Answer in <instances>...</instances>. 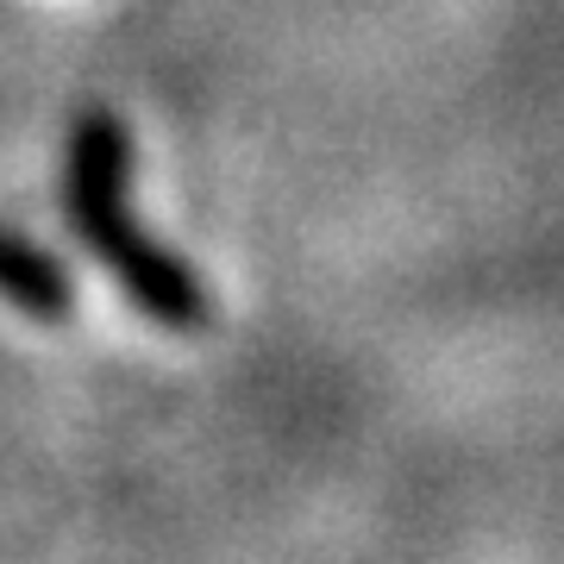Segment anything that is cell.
Here are the masks:
<instances>
[{"instance_id":"obj_2","label":"cell","mask_w":564,"mask_h":564,"mask_svg":"<svg viewBox=\"0 0 564 564\" xmlns=\"http://www.w3.org/2000/svg\"><path fill=\"white\" fill-rule=\"evenodd\" d=\"M0 302H13L32 321H63L76 307V282L51 251L0 226Z\"/></svg>"},{"instance_id":"obj_1","label":"cell","mask_w":564,"mask_h":564,"mask_svg":"<svg viewBox=\"0 0 564 564\" xmlns=\"http://www.w3.org/2000/svg\"><path fill=\"white\" fill-rule=\"evenodd\" d=\"M126 176H132V132H126V120L120 113H88L76 126L69 182H63L69 188V220H76L88 251L113 270V282L151 321L195 333V326H207V289L195 282V270L176 251H163L158 239L139 232L132 202H126Z\"/></svg>"}]
</instances>
